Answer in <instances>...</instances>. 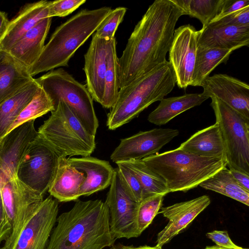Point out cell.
I'll return each instance as SVG.
<instances>
[{
	"mask_svg": "<svg viewBox=\"0 0 249 249\" xmlns=\"http://www.w3.org/2000/svg\"><path fill=\"white\" fill-rule=\"evenodd\" d=\"M206 236L222 249H240L241 248L231 240L227 231H213L207 232Z\"/></svg>",
	"mask_w": 249,
	"mask_h": 249,
	"instance_id": "39",
	"label": "cell"
},
{
	"mask_svg": "<svg viewBox=\"0 0 249 249\" xmlns=\"http://www.w3.org/2000/svg\"><path fill=\"white\" fill-rule=\"evenodd\" d=\"M12 227L6 215L1 197L0 198V243L6 241L11 236Z\"/></svg>",
	"mask_w": 249,
	"mask_h": 249,
	"instance_id": "41",
	"label": "cell"
},
{
	"mask_svg": "<svg viewBox=\"0 0 249 249\" xmlns=\"http://www.w3.org/2000/svg\"><path fill=\"white\" fill-rule=\"evenodd\" d=\"M58 212L56 199L50 196L44 199L8 249H46Z\"/></svg>",
	"mask_w": 249,
	"mask_h": 249,
	"instance_id": "13",
	"label": "cell"
},
{
	"mask_svg": "<svg viewBox=\"0 0 249 249\" xmlns=\"http://www.w3.org/2000/svg\"><path fill=\"white\" fill-rule=\"evenodd\" d=\"M184 15L199 19L202 27L208 26L220 14L224 0H173Z\"/></svg>",
	"mask_w": 249,
	"mask_h": 249,
	"instance_id": "31",
	"label": "cell"
},
{
	"mask_svg": "<svg viewBox=\"0 0 249 249\" xmlns=\"http://www.w3.org/2000/svg\"><path fill=\"white\" fill-rule=\"evenodd\" d=\"M114 38H101L94 33L89 47L84 55L86 87L93 100L101 105L104 95L108 53Z\"/></svg>",
	"mask_w": 249,
	"mask_h": 249,
	"instance_id": "17",
	"label": "cell"
},
{
	"mask_svg": "<svg viewBox=\"0 0 249 249\" xmlns=\"http://www.w3.org/2000/svg\"><path fill=\"white\" fill-rule=\"evenodd\" d=\"M49 1L40 0L25 5L10 20L0 39V51L8 52L29 30L48 17Z\"/></svg>",
	"mask_w": 249,
	"mask_h": 249,
	"instance_id": "20",
	"label": "cell"
},
{
	"mask_svg": "<svg viewBox=\"0 0 249 249\" xmlns=\"http://www.w3.org/2000/svg\"><path fill=\"white\" fill-rule=\"evenodd\" d=\"M52 19V18L50 17L42 19L29 30L7 52L29 69L42 53Z\"/></svg>",
	"mask_w": 249,
	"mask_h": 249,
	"instance_id": "22",
	"label": "cell"
},
{
	"mask_svg": "<svg viewBox=\"0 0 249 249\" xmlns=\"http://www.w3.org/2000/svg\"><path fill=\"white\" fill-rule=\"evenodd\" d=\"M1 197L0 190V198Z\"/></svg>",
	"mask_w": 249,
	"mask_h": 249,
	"instance_id": "48",
	"label": "cell"
},
{
	"mask_svg": "<svg viewBox=\"0 0 249 249\" xmlns=\"http://www.w3.org/2000/svg\"><path fill=\"white\" fill-rule=\"evenodd\" d=\"M199 186L249 206V192L237 183L229 169L226 167L201 183Z\"/></svg>",
	"mask_w": 249,
	"mask_h": 249,
	"instance_id": "29",
	"label": "cell"
},
{
	"mask_svg": "<svg viewBox=\"0 0 249 249\" xmlns=\"http://www.w3.org/2000/svg\"><path fill=\"white\" fill-rule=\"evenodd\" d=\"M211 98L223 141L227 166L249 175V119L219 99Z\"/></svg>",
	"mask_w": 249,
	"mask_h": 249,
	"instance_id": "8",
	"label": "cell"
},
{
	"mask_svg": "<svg viewBox=\"0 0 249 249\" xmlns=\"http://www.w3.org/2000/svg\"><path fill=\"white\" fill-rule=\"evenodd\" d=\"M35 80L52 101L54 109L58 102L63 101L87 131L95 136L99 122L93 99L86 86L62 68L50 71Z\"/></svg>",
	"mask_w": 249,
	"mask_h": 249,
	"instance_id": "7",
	"label": "cell"
},
{
	"mask_svg": "<svg viewBox=\"0 0 249 249\" xmlns=\"http://www.w3.org/2000/svg\"><path fill=\"white\" fill-rule=\"evenodd\" d=\"M39 88L34 79L0 104V141L9 131L16 119L32 99Z\"/></svg>",
	"mask_w": 249,
	"mask_h": 249,
	"instance_id": "27",
	"label": "cell"
},
{
	"mask_svg": "<svg viewBox=\"0 0 249 249\" xmlns=\"http://www.w3.org/2000/svg\"><path fill=\"white\" fill-rule=\"evenodd\" d=\"M110 249H160L156 247H150L148 246H140L135 247L133 246H126L121 243L114 244L111 247Z\"/></svg>",
	"mask_w": 249,
	"mask_h": 249,
	"instance_id": "44",
	"label": "cell"
},
{
	"mask_svg": "<svg viewBox=\"0 0 249 249\" xmlns=\"http://www.w3.org/2000/svg\"><path fill=\"white\" fill-rule=\"evenodd\" d=\"M200 31L198 46L234 51L249 45V27L210 23Z\"/></svg>",
	"mask_w": 249,
	"mask_h": 249,
	"instance_id": "21",
	"label": "cell"
},
{
	"mask_svg": "<svg viewBox=\"0 0 249 249\" xmlns=\"http://www.w3.org/2000/svg\"><path fill=\"white\" fill-rule=\"evenodd\" d=\"M34 80L28 68L7 52L0 51V104Z\"/></svg>",
	"mask_w": 249,
	"mask_h": 249,
	"instance_id": "23",
	"label": "cell"
},
{
	"mask_svg": "<svg viewBox=\"0 0 249 249\" xmlns=\"http://www.w3.org/2000/svg\"><path fill=\"white\" fill-rule=\"evenodd\" d=\"M164 196L162 194L155 195L138 203L136 225L139 236L149 226L159 213Z\"/></svg>",
	"mask_w": 249,
	"mask_h": 249,
	"instance_id": "34",
	"label": "cell"
},
{
	"mask_svg": "<svg viewBox=\"0 0 249 249\" xmlns=\"http://www.w3.org/2000/svg\"><path fill=\"white\" fill-rule=\"evenodd\" d=\"M9 21L6 13L0 10V39L5 32Z\"/></svg>",
	"mask_w": 249,
	"mask_h": 249,
	"instance_id": "43",
	"label": "cell"
},
{
	"mask_svg": "<svg viewBox=\"0 0 249 249\" xmlns=\"http://www.w3.org/2000/svg\"><path fill=\"white\" fill-rule=\"evenodd\" d=\"M38 133L61 156H90L95 147V136L89 133L68 105L58 102Z\"/></svg>",
	"mask_w": 249,
	"mask_h": 249,
	"instance_id": "6",
	"label": "cell"
},
{
	"mask_svg": "<svg viewBox=\"0 0 249 249\" xmlns=\"http://www.w3.org/2000/svg\"><path fill=\"white\" fill-rule=\"evenodd\" d=\"M240 249H244V248H241Z\"/></svg>",
	"mask_w": 249,
	"mask_h": 249,
	"instance_id": "47",
	"label": "cell"
},
{
	"mask_svg": "<svg viewBox=\"0 0 249 249\" xmlns=\"http://www.w3.org/2000/svg\"><path fill=\"white\" fill-rule=\"evenodd\" d=\"M210 23L219 25L249 27V7L232 13Z\"/></svg>",
	"mask_w": 249,
	"mask_h": 249,
	"instance_id": "38",
	"label": "cell"
},
{
	"mask_svg": "<svg viewBox=\"0 0 249 249\" xmlns=\"http://www.w3.org/2000/svg\"><path fill=\"white\" fill-rule=\"evenodd\" d=\"M122 162L127 166L139 179L143 190L144 199L157 194L165 196L169 193L164 180L148 167L142 160Z\"/></svg>",
	"mask_w": 249,
	"mask_h": 249,
	"instance_id": "30",
	"label": "cell"
},
{
	"mask_svg": "<svg viewBox=\"0 0 249 249\" xmlns=\"http://www.w3.org/2000/svg\"><path fill=\"white\" fill-rule=\"evenodd\" d=\"M200 30L190 24L175 29L169 50V62L180 89L191 86Z\"/></svg>",
	"mask_w": 249,
	"mask_h": 249,
	"instance_id": "12",
	"label": "cell"
},
{
	"mask_svg": "<svg viewBox=\"0 0 249 249\" xmlns=\"http://www.w3.org/2000/svg\"><path fill=\"white\" fill-rule=\"evenodd\" d=\"M61 157L38 134L24 153L18 165L16 178L43 196L54 177Z\"/></svg>",
	"mask_w": 249,
	"mask_h": 249,
	"instance_id": "9",
	"label": "cell"
},
{
	"mask_svg": "<svg viewBox=\"0 0 249 249\" xmlns=\"http://www.w3.org/2000/svg\"><path fill=\"white\" fill-rule=\"evenodd\" d=\"M86 0H56L49 1L48 6V17H64L72 13Z\"/></svg>",
	"mask_w": 249,
	"mask_h": 249,
	"instance_id": "37",
	"label": "cell"
},
{
	"mask_svg": "<svg viewBox=\"0 0 249 249\" xmlns=\"http://www.w3.org/2000/svg\"><path fill=\"white\" fill-rule=\"evenodd\" d=\"M204 249H222L216 246H208L206 247Z\"/></svg>",
	"mask_w": 249,
	"mask_h": 249,
	"instance_id": "45",
	"label": "cell"
},
{
	"mask_svg": "<svg viewBox=\"0 0 249 249\" xmlns=\"http://www.w3.org/2000/svg\"><path fill=\"white\" fill-rule=\"evenodd\" d=\"M35 120L26 122L9 131L0 141V187L16 177L18 165L29 144L38 135Z\"/></svg>",
	"mask_w": 249,
	"mask_h": 249,
	"instance_id": "15",
	"label": "cell"
},
{
	"mask_svg": "<svg viewBox=\"0 0 249 249\" xmlns=\"http://www.w3.org/2000/svg\"><path fill=\"white\" fill-rule=\"evenodd\" d=\"M179 134L178 129L154 128L140 131L121 140L110 156L117 163L130 160H140L158 153L160 149Z\"/></svg>",
	"mask_w": 249,
	"mask_h": 249,
	"instance_id": "14",
	"label": "cell"
},
{
	"mask_svg": "<svg viewBox=\"0 0 249 249\" xmlns=\"http://www.w3.org/2000/svg\"><path fill=\"white\" fill-rule=\"evenodd\" d=\"M208 99L202 93H186L179 96L164 98L149 114L147 120L157 125H164L180 113L199 106Z\"/></svg>",
	"mask_w": 249,
	"mask_h": 249,
	"instance_id": "26",
	"label": "cell"
},
{
	"mask_svg": "<svg viewBox=\"0 0 249 249\" xmlns=\"http://www.w3.org/2000/svg\"><path fill=\"white\" fill-rule=\"evenodd\" d=\"M67 158L61 157L54 177L48 191L58 201H74L80 196L79 190L85 177L72 166Z\"/></svg>",
	"mask_w": 249,
	"mask_h": 249,
	"instance_id": "24",
	"label": "cell"
},
{
	"mask_svg": "<svg viewBox=\"0 0 249 249\" xmlns=\"http://www.w3.org/2000/svg\"><path fill=\"white\" fill-rule=\"evenodd\" d=\"M109 7L84 9L57 27L37 60L29 69L32 77L56 68L68 66L77 50L96 31L110 13Z\"/></svg>",
	"mask_w": 249,
	"mask_h": 249,
	"instance_id": "3",
	"label": "cell"
},
{
	"mask_svg": "<svg viewBox=\"0 0 249 249\" xmlns=\"http://www.w3.org/2000/svg\"><path fill=\"white\" fill-rule=\"evenodd\" d=\"M178 148L199 156L222 158L226 160L223 141L216 123L194 133Z\"/></svg>",
	"mask_w": 249,
	"mask_h": 249,
	"instance_id": "25",
	"label": "cell"
},
{
	"mask_svg": "<svg viewBox=\"0 0 249 249\" xmlns=\"http://www.w3.org/2000/svg\"><path fill=\"white\" fill-rule=\"evenodd\" d=\"M176 80L168 61L120 89L116 102L107 114V125L113 130L137 117L153 103L173 89Z\"/></svg>",
	"mask_w": 249,
	"mask_h": 249,
	"instance_id": "4",
	"label": "cell"
},
{
	"mask_svg": "<svg viewBox=\"0 0 249 249\" xmlns=\"http://www.w3.org/2000/svg\"><path fill=\"white\" fill-rule=\"evenodd\" d=\"M120 177L126 189L138 203L144 199L143 188L139 179L131 170L122 162L116 163Z\"/></svg>",
	"mask_w": 249,
	"mask_h": 249,
	"instance_id": "36",
	"label": "cell"
},
{
	"mask_svg": "<svg viewBox=\"0 0 249 249\" xmlns=\"http://www.w3.org/2000/svg\"><path fill=\"white\" fill-rule=\"evenodd\" d=\"M0 249H5L3 247L2 248H0Z\"/></svg>",
	"mask_w": 249,
	"mask_h": 249,
	"instance_id": "46",
	"label": "cell"
},
{
	"mask_svg": "<svg viewBox=\"0 0 249 249\" xmlns=\"http://www.w3.org/2000/svg\"><path fill=\"white\" fill-rule=\"evenodd\" d=\"M105 202L109 210L110 230L114 238L129 239L139 236L136 225L138 203L126 189L117 168L114 169Z\"/></svg>",
	"mask_w": 249,
	"mask_h": 249,
	"instance_id": "11",
	"label": "cell"
},
{
	"mask_svg": "<svg viewBox=\"0 0 249 249\" xmlns=\"http://www.w3.org/2000/svg\"><path fill=\"white\" fill-rule=\"evenodd\" d=\"M67 160L84 176L79 190L80 196H89L110 186L114 169L108 161L90 156L68 158Z\"/></svg>",
	"mask_w": 249,
	"mask_h": 249,
	"instance_id": "19",
	"label": "cell"
},
{
	"mask_svg": "<svg viewBox=\"0 0 249 249\" xmlns=\"http://www.w3.org/2000/svg\"><path fill=\"white\" fill-rule=\"evenodd\" d=\"M0 190L3 208L12 227V234L3 246L8 249L44 199L43 196L30 189L16 177L5 182Z\"/></svg>",
	"mask_w": 249,
	"mask_h": 249,
	"instance_id": "10",
	"label": "cell"
},
{
	"mask_svg": "<svg viewBox=\"0 0 249 249\" xmlns=\"http://www.w3.org/2000/svg\"><path fill=\"white\" fill-rule=\"evenodd\" d=\"M233 50L197 46L191 86H200L203 80L221 63H226Z\"/></svg>",
	"mask_w": 249,
	"mask_h": 249,
	"instance_id": "28",
	"label": "cell"
},
{
	"mask_svg": "<svg viewBox=\"0 0 249 249\" xmlns=\"http://www.w3.org/2000/svg\"><path fill=\"white\" fill-rule=\"evenodd\" d=\"M209 196L196 198L160 208V213L169 220L168 223L157 235L156 247L163 246L184 230L210 204Z\"/></svg>",
	"mask_w": 249,
	"mask_h": 249,
	"instance_id": "18",
	"label": "cell"
},
{
	"mask_svg": "<svg viewBox=\"0 0 249 249\" xmlns=\"http://www.w3.org/2000/svg\"><path fill=\"white\" fill-rule=\"evenodd\" d=\"M126 12V8L119 7L112 10L102 22L94 33L99 37L110 39L115 37L116 31Z\"/></svg>",
	"mask_w": 249,
	"mask_h": 249,
	"instance_id": "35",
	"label": "cell"
},
{
	"mask_svg": "<svg viewBox=\"0 0 249 249\" xmlns=\"http://www.w3.org/2000/svg\"><path fill=\"white\" fill-rule=\"evenodd\" d=\"M118 57L116 53V41L112 42L107 59V67L105 79L104 92L102 106L111 108L117 99L119 92L118 72Z\"/></svg>",
	"mask_w": 249,
	"mask_h": 249,
	"instance_id": "32",
	"label": "cell"
},
{
	"mask_svg": "<svg viewBox=\"0 0 249 249\" xmlns=\"http://www.w3.org/2000/svg\"><path fill=\"white\" fill-rule=\"evenodd\" d=\"M229 170L237 183L249 192V175L233 169Z\"/></svg>",
	"mask_w": 249,
	"mask_h": 249,
	"instance_id": "42",
	"label": "cell"
},
{
	"mask_svg": "<svg viewBox=\"0 0 249 249\" xmlns=\"http://www.w3.org/2000/svg\"><path fill=\"white\" fill-rule=\"evenodd\" d=\"M54 110L52 101L39 86L32 99L16 119L9 131L26 122L35 120L37 118Z\"/></svg>",
	"mask_w": 249,
	"mask_h": 249,
	"instance_id": "33",
	"label": "cell"
},
{
	"mask_svg": "<svg viewBox=\"0 0 249 249\" xmlns=\"http://www.w3.org/2000/svg\"><path fill=\"white\" fill-rule=\"evenodd\" d=\"M183 15L173 0H156L149 6L118 59L120 89L167 61L176 23Z\"/></svg>",
	"mask_w": 249,
	"mask_h": 249,
	"instance_id": "1",
	"label": "cell"
},
{
	"mask_svg": "<svg viewBox=\"0 0 249 249\" xmlns=\"http://www.w3.org/2000/svg\"><path fill=\"white\" fill-rule=\"evenodd\" d=\"M247 7H249V0H224L220 14L213 21Z\"/></svg>",
	"mask_w": 249,
	"mask_h": 249,
	"instance_id": "40",
	"label": "cell"
},
{
	"mask_svg": "<svg viewBox=\"0 0 249 249\" xmlns=\"http://www.w3.org/2000/svg\"><path fill=\"white\" fill-rule=\"evenodd\" d=\"M202 93L215 97L249 119V85L226 74L209 76L202 82Z\"/></svg>",
	"mask_w": 249,
	"mask_h": 249,
	"instance_id": "16",
	"label": "cell"
},
{
	"mask_svg": "<svg viewBox=\"0 0 249 249\" xmlns=\"http://www.w3.org/2000/svg\"><path fill=\"white\" fill-rule=\"evenodd\" d=\"M151 169L164 180L170 192H186L196 188L227 167L222 158L204 157L178 148L143 159Z\"/></svg>",
	"mask_w": 249,
	"mask_h": 249,
	"instance_id": "5",
	"label": "cell"
},
{
	"mask_svg": "<svg viewBox=\"0 0 249 249\" xmlns=\"http://www.w3.org/2000/svg\"><path fill=\"white\" fill-rule=\"evenodd\" d=\"M46 249H103L116 240L109 227V213L101 200L76 201L61 213Z\"/></svg>",
	"mask_w": 249,
	"mask_h": 249,
	"instance_id": "2",
	"label": "cell"
}]
</instances>
